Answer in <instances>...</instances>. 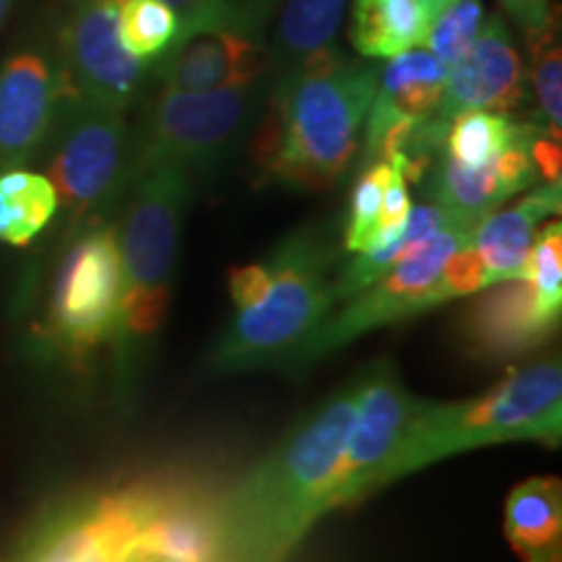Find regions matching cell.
<instances>
[{"mask_svg": "<svg viewBox=\"0 0 562 562\" xmlns=\"http://www.w3.org/2000/svg\"><path fill=\"white\" fill-rule=\"evenodd\" d=\"M360 402V378L305 414L229 492L216 497L211 562H290L331 513L334 474Z\"/></svg>", "mask_w": 562, "mask_h": 562, "instance_id": "obj_1", "label": "cell"}, {"mask_svg": "<svg viewBox=\"0 0 562 562\" xmlns=\"http://www.w3.org/2000/svg\"><path fill=\"white\" fill-rule=\"evenodd\" d=\"M378 68L344 55L339 42L269 79L252 159L266 182L328 191L360 154Z\"/></svg>", "mask_w": 562, "mask_h": 562, "instance_id": "obj_2", "label": "cell"}, {"mask_svg": "<svg viewBox=\"0 0 562 562\" xmlns=\"http://www.w3.org/2000/svg\"><path fill=\"white\" fill-rule=\"evenodd\" d=\"M193 195L195 180L182 167L154 165L131 175L117 224L121 300L110 339L123 402L136 396L167 321L182 227Z\"/></svg>", "mask_w": 562, "mask_h": 562, "instance_id": "obj_3", "label": "cell"}, {"mask_svg": "<svg viewBox=\"0 0 562 562\" xmlns=\"http://www.w3.org/2000/svg\"><path fill=\"white\" fill-rule=\"evenodd\" d=\"M331 250L321 235H286L263 261L229 277L232 318L206 357L211 375L284 370L294 349L334 311Z\"/></svg>", "mask_w": 562, "mask_h": 562, "instance_id": "obj_4", "label": "cell"}, {"mask_svg": "<svg viewBox=\"0 0 562 562\" xmlns=\"http://www.w3.org/2000/svg\"><path fill=\"white\" fill-rule=\"evenodd\" d=\"M562 435V364L558 357L513 368L501 383L469 402L417 398L385 484L451 456L497 442L558 446Z\"/></svg>", "mask_w": 562, "mask_h": 562, "instance_id": "obj_5", "label": "cell"}, {"mask_svg": "<svg viewBox=\"0 0 562 562\" xmlns=\"http://www.w3.org/2000/svg\"><path fill=\"white\" fill-rule=\"evenodd\" d=\"M266 94L269 76L211 91L159 87L131 131V175L154 165L182 167L193 180L214 175L256 128Z\"/></svg>", "mask_w": 562, "mask_h": 562, "instance_id": "obj_6", "label": "cell"}, {"mask_svg": "<svg viewBox=\"0 0 562 562\" xmlns=\"http://www.w3.org/2000/svg\"><path fill=\"white\" fill-rule=\"evenodd\" d=\"M66 229L112 222L131 186V131L125 110L68 87L42 157Z\"/></svg>", "mask_w": 562, "mask_h": 562, "instance_id": "obj_7", "label": "cell"}, {"mask_svg": "<svg viewBox=\"0 0 562 562\" xmlns=\"http://www.w3.org/2000/svg\"><path fill=\"white\" fill-rule=\"evenodd\" d=\"M476 224L480 222H451L448 227L435 232L430 240L417 245L389 273L339 302L321 321V326L294 349L284 370L307 368L375 328L446 305V297L438 286L440 271L451 261L453 252L472 243Z\"/></svg>", "mask_w": 562, "mask_h": 562, "instance_id": "obj_8", "label": "cell"}, {"mask_svg": "<svg viewBox=\"0 0 562 562\" xmlns=\"http://www.w3.org/2000/svg\"><path fill=\"white\" fill-rule=\"evenodd\" d=\"M121 248L115 222L68 232L47 302V339L68 357H89L115 331Z\"/></svg>", "mask_w": 562, "mask_h": 562, "instance_id": "obj_9", "label": "cell"}, {"mask_svg": "<svg viewBox=\"0 0 562 562\" xmlns=\"http://www.w3.org/2000/svg\"><path fill=\"white\" fill-rule=\"evenodd\" d=\"M157 487H133L76 497L50 510L26 542L21 562H125L136 550Z\"/></svg>", "mask_w": 562, "mask_h": 562, "instance_id": "obj_10", "label": "cell"}, {"mask_svg": "<svg viewBox=\"0 0 562 562\" xmlns=\"http://www.w3.org/2000/svg\"><path fill=\"white\" fill-rule=\"evenodd\" d=\"M121 3L123 0H66L53 45L70 89L128 112L149 81L151 66L123 47L117 32Z\"/></svg>", "mask_w": 562, "mask_h": 562, "instance_id": "obj_11", "label": "cell"}, {"mask_svg": "<svg viewBox=\"0 0 562 562\" xmlns=\"http://www.w3.org/2000/svg\"><path fill=\"white\" fill-rule=\"evenodd\" d=\"M414 404L417 396L404 389L391 362H375L362 372L360 402L328 497L331 510L385 487V472L402 446Z\"/></svg>", "mask_w": 562, "mask_h": 562, "instance_id": "obj_12", "label": "cell"}, {"mask_svg": "<svg viewBox=\"0 0 562 562\" xmlns=\"http://www.w3.org/2000/svg\"><path fill=\"white\" fill-rule=\"evenodd\" d=\"M66 91L55 45L26 42L0 60V172L42 157Z\"/></svg>", "mask_w": 562, "mask_h": 562, "instance_id": "obj_13", "label": "cell"}, {"mask_svg": "<svg viewBox=\"0 0 562 562\" xmlns=\"http://www.w3.org/2000/svg\"><path fill=\"white\" fill-rule=\"evenodd\" d=\"M524 102V66L521 55L513 45L508 24L497 16L484 19L472 47L448 68L442 100L432 121L448 131V123L459 112L487 110L508 112Z\"/></svg>", "mask_w": 562, "mask_h": 562, "instance_id": "obj_14", "label": "cell"}, {"mask_svg": "<svg viewBox=\"0 0 562 562\" xmlns=\"http://www.w3.org/2000/svg\"><path fill=\"white\" fill-rule=\"evenodd\" d=\"M537 131V125L526 123L524 136L482 167H463L440 149L430 172L425 175L430 180L432 203L461 220L482 222L503 201L529 191L539 182L537 165L531 159V140Z\"/></svg>", "mask_w": 562, "mask_h": 562, "instance_id": "obj_15", "label": "cell"}, {"mask_svg": "<svg viewBox=\"0 0 562 562\" xmlns=\"http://www.w3.org/2000/svg\"><path fill=\"white\" fill-rule=\"evenodd\" d=\"M154 81L165 89L211 91L266 79L269 58L263 40L232 30H203L175 40L151 66Z\"/></svg>", "mask_w": 562, "mask_h": 562, "instance_id": "obj_16", "label": "cell"}, {"mask_svg": "<svg viewBox=\"0 0 562 562\" xmlns=\"http://www.w3.org/2000/svg\"><path fill=\"white\" fill-rule=\"evenodd\" d=\"M461 328L476 360L510 362L550 341L558 323L542 318L529 279H510L484 286L463 313Z\"/></svg>", "mask_w": 562, "mask_h": 562, "instance_id": "obj_17", "label": "cell"}, {"mask_svg": "<svg viewBox=\"0 0 562 562\" xmlns=\"http://www.w3.org/2000/svg\"><path fill=\"white\" fill-rule=\"evenodd\" d=\"M560 206L562 186L542 182L510 209L490 211L476 224L472 248L487 271L490 284L526 279V263H529L533 237H537V224L544 222L547 216L560 214Z\"/></svg>", "mask_w": 562, "mask_h": 562, "instance_id": "obj_18", "label": "cell"}, {"mask_svg": "<svg viewBox=\"0 0 562 562\" xmlns=\"http://www.w3.org/2000/svg\"><path fill=\"white\" fill-rule=\"evenodd\" d=\"M216 542V497L203 492L157 487V501L136 550L188 562H211Z\"/></svg>", "mask_w": 562, "mask_h": 562, "instance_id": "obj_19", "label": "cell"}, {"mask_svg": "<svg viewBox=\"0 0 562 562\" xmlns=\"http://www.w3.org/2000/svg\"><path fill=\"white\" fill-rule=\"evenodd\" d=\"M505 539L524 562H562V487L554 476H531L505 501Z\"/></svg>", "mask_w": 562, "mask_h": 562, "instance_id": "obj_20", "label": "cell"}, {"mask_svg": "<svg viewBox=\"0 0 562 562\" xmlns=\"http://www.w3.org/2000/svg\"><path fill=\"white\" fill-rule=\"evenodd\" d=\"M430 24L422 0H351L349 40L360 58L389 60L425 45Z\"/></svg>", "mask_w": 562, "mask_h": 562, "instance_id": "obj_21", "label": "cell"}, {"mask_svg": "<svg viewBox=\"0 0 562 562\" xmlns=\"http://www.w3.org/2000/svg\"><path fill=\"white\" fill-rule=\"evenodd\" d=\"M351 0H281L273 26L269 58V79L279 70L297 66L302 58L339 40L344 16Z\"/></svg>", "mask_w": 562, "mask_h": 562, "instance_id": "obj_22", "label": "cell"}, {"mask_svg": "<svg viewBox=\"0 0 562 562\" xmlns=\"http://www.w3.org/2000/svg\"><path fill=\"white\" fill-rule=\"evenodd\" d=\"M456 220H461V216L451 214V211L438 206V203H419V206H412L409 220H406L404 229L398 232L393 240L378 245V248L372 250L355 252L351 261L344 266L341 273L331 284L334 307L347 297H351V294L364 290V286H370L372 281L381 279L383 273H389L393 266L402 261L404 256H409L417 245L430 240L435 232L448 227V224Z\"/></svg>", "mask_w": 562, "mask_h": 562, "instance_id": "obj_23", "label": "cell"}, {"mask_svg": "<svg viewBox=\"0 0 562 562\" xmlns=\"http://www.w3.org/2000/svg\"><path fill=\"white\" fill-rule=\"evenodd\" d=\"M58 193L47 175L30 167L0 172V243L26 248L58 216Z\"/></svg>", "mask_w": 562, "mask_h": 562, "instance_id": "obj_24", "label": "cell"}, {"mask_svg": "<svg viewBox=\"0 0 562 562\" xmlns=\"http://www.w3.org/2000/svg\"><path fill=\"white\" fill-rule=\"evenodd\" d=\"M448 68L427 50L412 47L378 70V94L412 117H432L442 100Z\"/></svg>", "mask_w": 562, "mask_h": 562, "instance_id": "obj_25", "label": "cell"}, {"mask_svg": "<svg viewBox=\"0 0 562 562\" xmlns=\"http://www.w3.org/2000/svg\"><path fill=\"white\" fill-rule=\"evenodd\" d=\"M524 131L526 123H513L501 112L467 110L448 123L442 151L463 167H482L516 144Z\"/></svg>", "mask_w": 562, "mask_h": 562, "instance_id": "obj_26", "label": "cell"}, {"mask_svg": "<svg viewBox=\"0 0 562 562\" xmlns=\"http://www.w3.org/2000/svg\"><path fill=\"white\" fill-rule=\"evenodd\" d=\"M117 32L133 58L154 66L180 37V16L165 0H123Z\"/></svg>", "mask_w": 562, "mask_h": 562, "instance_id": "obj_27", "label": "cell"}, {"mask_svg": "<svg viewBox=\"0 0 562 562\" xmlns=\"http://www.w3.org/2000/svg\"><path fill=\"white\" fill-rule=\"evenodd\" d=\"M531 53V89H533V125L560 138L562 123V55L558 30L529 42Z\"/></svg>", "mask_w": 562, "mask_h": 562, "instance_id": "obj_28", "label": "cell"}, {"mask_svg": "<svg viewBox=\"0 0 562 562\" xmlns=\"http://www.w3.org/2000/svg\"><path fill=\"white\" fill-rule=\"evenodd\" d=\"M393 167H396L393 159L370 161V165H362L360 175H357V182L349 195L347 227H344V250L351 252V256L368 248L378 216H381L383 195L385 188H389Z\"/></svg>", "mask_w": 562, "mask_h": 562, "instance_id": "obj_29", "label": "cell"}, {"mask_svg": "<svg viewBox=\"0 0 562 562\" xmlns=\"http://www.w3.org/2000/svg\"><path fill=\"white\" fill-rule=\"evenodd\" d=\"M526 279L531 281L533 297L542 318L560 326L562 313V227L560 222L544 224V229L533 237Z\"/></svg>", "mask_w": 562, "mask_h": 562, "instance_id": "obj_30", "label": "cell"}, {"mask_svg": "<svg viewBox=\"0 0 562 562\" xmlns=\"http://www.w3.org/2000/svg\"><path fill=\"white\" fill-rule=\"evenodd\" d=\"M484 19H487V11H484L482 0H453L451 5L435 13L430 30H427L425 47L442 66L451 68L472 47Z\"/></svg>", "mask_w": 562, "mask_h": 562, "instance_id": "obj_31", "label": "cell"}, {"mask_svg": "<svg viewBox=\"0 0 562 562\" xmlns=\"http://www.w3.org/2000/svg\"><path fill=\"white\" fill-rule=\"evenodd\" d=\"M279 5L281 0H220L222 30L240 32L252 40H263L266 26H269Z\"/></svg>", "mask_w": 562, "mask_h": 562, "instance_id": "obj_32", "label": "cell"}, {"mask_svg": "<svg viewBox=\"0 0 562 562\" xmlns=\"http://www.w3.org/2000/svg\"><path fill=\"white\" fill-rule=\"evenodd\" d=\"M513 24L524 32L526 42L558 30V11L552 0H497Z\"/></svg>", "mask_w": 562, "mask_h": 562, "instance_id": "obj_33", "label": "cell"}, {"mask_svg": "<svg viewBox=\"0 0 562 562\" xmlns=\"http://www.w3.org/2000/svg\"><path fill=\"white\" fill-rule=\"evenodd\" d=\"M180 16V37L191 32L222 30L220 0H165Z\"/></svg>", "mask_w": 562, "mask_h": 562, "instance_id": "obj_34", "label": "cell"}, {"mask_svg": "<svg viewBox=\"0 0 562 562\" xmlns=\"http://www.w3.org/2000/svg\"><path fill=\"white\" fill-rule=\"evenodd\" d=\"M16 3H19V0H0V30H3V24L9 21L11 11L16 9Z\"/></svg>", "mask_w": 562, "mask_h": 562, "instance_id": "obj_35", "label": "cell"}, {"mask_svg": "<svg viewBox=\"0 0 562 562\" xmlns=\"http://www.w3.org/2000/svg\"><path fill=\"white\" fill-rule=\"evenodd\" d=\"M422 3L427 5V11H430L432 19H435V13H440L442 9H446V5H451L453 0H422Z\"/></svg>", "mask_w": 562, "mask_h": 562, "instance_id": "obj_36", "label": "cell"}]
</instances>
